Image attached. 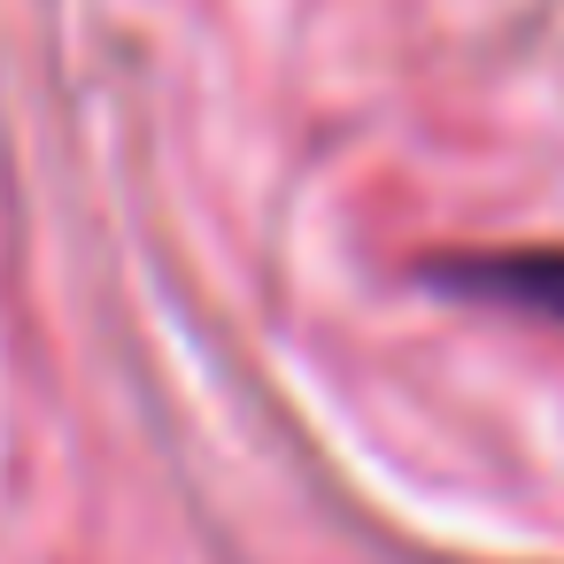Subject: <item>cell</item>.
<instances>
[{"instance_id":"6da1fadb","label":"cell","mask_w":564,"mask_h":564,"mask_svg":"<svg viewBox=\"0 0 564 564\" xmlns=\"http://www.w3.org/2000/svg\"><path fill=\"white\" fill-rule=\"evenodd\" d=\"M433 286L471 302H510L533 317H564V248H510V256H448L433 263Z\"/></svg>"}]
</instances>
